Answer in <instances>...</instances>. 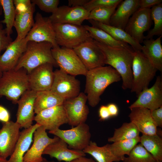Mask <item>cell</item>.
Wrapping results in <instances>:
<instances>
[{"mask_svg": "<svg viewBox=\"0 0 162 162\" xmlns=\"http://www.w3.org/2000/svg\"><path fill=\"white\" fill-rule=\"evenodd\" d=\"M160 35L156 39H145L141 51L157 70L162 72V46Z\"/></svg>", "mask_w": 162, "mask_h": 162, "instance_id": "27", "label": "cell"}, {"mask_svg": "<svg viewBox=\"0 0 162 162\" xmlns=\"http://www.w3.org/2000/svg\"><path fill=\"white\" fill-rule=\"evenodd\" d=\"M65 100L51 90L36 92L34 104V113L63 104Z\"/></svg>", "mask_w": 162, "mask_h": 162, "instance_id": "29", "label": "cell"}, {"mask_svg": "<svg viewBox=\"0 0 162 162\" xmlns=\"http://www.w3.org/2000/svg\"><path fill=\"white\" fill-rule=\"evenodd\" d=\"M33 136V144L25 154L23 162H41L43 158L42 155L46 148L59 138L56 136L53 138L49 137L46 130L41 126L36 130Z\"/></svg>", "mask_w": 162, "mask_h": 162, "instance_id": "17", "label": "cell"}, {"mask_svg": "<svg viewBox=\"0 0 162 162\" xmlns=\"http://www.w3.org/2000/svg\"><path fill=\"white\" fill-rule=\"evenodd\" d=\"M53 25L59 46L73 49L91 38L83 26L60 23Z\"/></svg>", "mask_w": 162, "mask_h": 162, "instance_id": "6", "label": "cell"}, {"mask_svg": "<svg viewBox=\"0 0 162 162\" xmlns=\"http://www.w3.org/2000/svg\"><path fill=\"white\" fill-rule=\"evenodd\" d=\"M82 151L91 155L98 162H119L122 160L113 154L108 144L100 147L96 142L91 141Z\"/></svg>", "mask_w": 162, "mask_h": 162, "instance_id": "30", "label": "cell"}, {"mask_svg": "<svg viewBox=\"0 0 162 162\" xmlns=\"http://www.w3.org/2000/svg\"><path fill=\"white\" fill-rule=\"evenodd\" d=\"M130 109L129 117L130 122L136 126L140 133L146 135L157 134V127L152 117L150 110L139 107Z\"/></svg>", "mask_w": 162, "mask_h": 162, "instance_id": "21", "label": "cell"}, {"mask_svg": "<svg viewBox=\"0 0 162 162\" xmlns=\"http://www.w3.org/2000/svg\"><path fill=\"white\" fill-rule=\"evenodd\" d=\"M36 93V92L29 89L21 95L17 102L18 107L16 122L21 128L26 129L32 125L34 118V104Z\"/></svg>", "mask_w": 162, "mask_h": 162, "instance_id": "18", "label": "cell"}, {"mask_svg": "<svg viewBox=\"0 0 162 162\" xmlns=\"http://www.w3.org/2000/svg\"><path fill=\"white\" fill-rule=\"evenodd\" d=\"M132 69L131 91L135 93L137 97L142 91L148 88L158 70L140 51H134Z\"/></svg>", "mask_w": 162, "mask_h": 162, "instance_id": "5", "label": "cell"}, {"mask_svg": "<svg viewBox=\"0 0 162 162\" xmlns=\"http://www.w3.org/2000/svg\"><path fill=\"white\" fill-rule=\"evenodd\" d=\"M3 13V9L0 2V17L2 15Z\"/></svg>", "mask_w": 162, "mask_h": 162, "instance_id": "52", "label": "cell"}, {"mask_svg": "<svg viewBox=\"0 0 162 162\" xmlns=\"http://www.w3.org/2000/svg\"><path fill=\"white\" fill-rule=\"evenodd\" d=\"M98 113L100 121H105L111 117L107 106L101 105L99 109Z\"/></svg>", "mask_w": 162, "mask_h": 162, "instance_id": "46", "label": "cell"}, {"mask_svg": "<svg viewBox=\"0 0 162 162\" xmlns=\"http://www.w3.org/2000/svg\"><path fill=\"white\" fill-rule=\"evenodd\" d=\"M30 89L28 74L21 68L3 72L0 78V98L5 96L14 104H16L21 95Z\"/></svg>", "mask_w": 162, "mask_h": 162, "instance_id": "4", "label": "cell"}, {"mask_svg": "<svg viewBox=\"0 0 162 162\" xmlns=\"http://www.w3.org/2000/svg\"><path fill=\"white\" fill-rule=\"evenodd\" d=\"M155 162H162V161H156Z\"/></svg>", "mask_w": 162, "mask_h": 162, "instance_id": "54", "label": "cell"}, {"mask_svg": "<svg viewBox=\"0 0 162 162\" xmlns=\"http://www.w3.org/2000/svg\"><path fill=\"white\" fill-rule=\"evenodd\" d=\"M162 2V0H139V8H150Z\"/></svg>", "mask_w": 162, "mask_h": 162, "instance_id": "44", "label": "cell"}, {"mask_svg": "<svg viewBox=\"0 0 162 162\" xmlns=\"http://www.w3.org/2000/svg\"><path fill=\"white\" fill-rule=\"evenodd\" d=\"M32 3L37 5L41 10L46 12L54 13L58 8L59 0H32Z\"/></svg>", "mask_w": 162, "mask_h": 162, "instance_id": "39", "label": "cell"}, {"mask_svg": "<svg viewBox=\"0 0 162 162\" xmlns=\"http://www.w3.org/2000/svg\"><path fill=\"white\" fill-rule=\"evenodd\" d=\"M118 6L96 8L90 12L87 20H92L110 25L111 16Z\"/></svg>", "mask_w": 162, "mask_h": 162, "instance_id": "38", "label": "cell"}, {"mask_svg": "<svg viewBox=\"0 0 162 162\" xmlns=\"http://www.w3.org/2000/svg\"><path fill=\"white\" fill-rule=\"evenodd\" d=\"M85 76V93L86 94L89 104L92 107L99 104L100 96L108 86L121 79L118 73L110 66L88 70Z\"/></svg>", "mask_w": 162, "mask_h": 162, "instance_id": "2", "label": "cell"}, {"mask_svg": "<svg viewBox=\"0 0 162 162\" xmlns=\"http://www.w3.org/2000/svg\"><path fill=\"white\" fill-rule=\"evenodd\" d=\"M140 142L156 161H162V139L158 134H142Z\"/></svg>", "mask_w": 162, "mask_h": 162, "instance_id": "32", "label": "cell"}, {"mask_svg": "<svg viewBox=\"0 0 162 162\" xmlns=\"http://www.w3.org/2000/svg\"><path fill=\"white\" fill-rule=\"evenodd\" d=\"M151 17L154 22V26L147 34L145 39L153 38L154 36L162 35V4L155 5L151 8Z\"/></svg>", "mask_w": 162, "mask_h": 162, "instance_id": "37", "label": "cell"}, {"mask_svg": "<svg viewBox=\"0 0 162 162\" xmlns=\"http://www.w3.org/2000/svg\"><path fill=\"white\" fill-rule=\"evenodd\" d=\"M53 65L42 64L28 74L30 89L36 92L50 90L54 78Z\"/></svg>", "mask_w": 162, "mask_h": 162, "instance_id": "15", "label": "cell"}, {"mask_svg": "<svg viewBox=\"0 0 162 162\" xmlns=\"http://www.w3.org/2000/svg\"><path fill=\"white\" fill-rule=\"evenodd\" d=\"M26 38L20 40L15 39L0 56V69L2 72L14 69L25 51L27 42Z\"/></svg>", "mask_w": 162, "mask_h": 162, "instance_id": "22", "label": "cell"}, {"mask_svg": "<svg viewBox=\"0 0 162 162\" xmlns=\"http://www.w3.org/2000/svg\"><path fill=\"white\" fill-rule=\"evenodd\" d=\"M0 2L4 14V19L0 22L5 24V29L7 34L10 36L13 33L12 28L16 14L13 0H0Z\"/></svg>", "mask_w": 162, "mask_h": 162, "instance_id": "34", "label": "cell"}, {"mask_svg": "<svg viewBox=\"0 0 162 162\" xmlns=\"http://www.w3.org/2000/svg\"><path fill=\"white\" fill-rule=\"evenodd\" d=\"M13 41L10 36L7 35L2 24L0 22V56L1 52L5 50Z\"/></svg>", "mask_w": 162, "mask_h": 162, "instance_id": "41", "label": "cell"}, {"mask_svg": "<svg viewBox=\"0 0 162 162\" xmlns=\"http://www.w3.org/2000/svg\"><path fill=\"white\" fill-rule=\"evenodd\" d=\"M13 2L16 13L24 10L32 3L30 0H13Z\"/></svg>", "mask_w": 162, "mask_h": 162, "instance_id": "43", "label": "cell"}, {"mask_svg": "<svg viewBox=\"0 0 162 162\" xmlns=\"http://www.w3.org/2000/svg\"><path fill=\"white\" fill-rule=\"evenodd\" d=\"M34 120L46 130L52 131L68 123L67 114L63 104L44 110L36 114Z\"/></svg>", "mask_w": 162, "mask_h": 162, "instance_id": "16", "label": "cell"}, {"mask_svg": "<svg viewBox=\"0 0 162 162\" xmlns=\"http://www.w3.org/2000/svg\"><path fill=\"white\" fill-rule=\"evenodd\" d=\"M152 117L157 127H162V106L153 110H150Z\"/></svg>", "mask_w": 162, "mask_h": 162, "instance_id": "42", "label": "cell"}, {"mask_svg": "<svg viewBox=\"0 0 162 162\" xmlns=\"http://www.w3.org/2000/svg\"><path fill=\"white\" fill-rule=\"evenodd\" d=\"M2 73H3V72L0 69V78H1L2 75Z\"/></svg>", "mask_w": 162, "mask_h": 162, "instance_id": "53", "label": "cell"}, {"mask_svg": "<svg viewBox=\"0 0 162 162\" xmlns=\"http://www.w3.org/2000/svg\"><path fill=\"white\" fill-rule=\"evenodd\" d=\"M49 133L65 141L70 149L75 150L83 151L91 141L89 127L85 123H81L68 130L58 128L49 131Z\"/></svg>", "mask_w": 162, "mask_h": 162, "instance_id": "8", "label": "cell"}, {"mask_svg": "<svg viewBox=\"0 0 162 162\" xmlns=\"http://www.w3.org/2000/svg\"><path fill=\"white\" fill-rule=\"evenodd\" d=\"M43 154L48 155L51 158H56L59 161L66 162H69L77 158L86 155L82 151L69 148L67 143L59 138L49 145L45 149Z\"/></svg>", "mask_w": 162, "mask_h": 162, "instance_id": "24", "label": "cell"}, {"mask_svg": "<svg viewBox=\"0 0 162 162\" xmlns=\"http://www.w3.org/2000/svg\"><path fill=\"white\" fill-rule=\"evenodd\" d=\"M0 162H9L8 160L0 154Z\"/></svg>", "mask_w": 162, "mask_h": 162, "instance_id": "50", "label": "cell"}, {"mask_svg": "<svg viewBox=\"0 0 162 162\" xmlns=\"http://www.w3.org/2000/svg\"><path fill=\"white\" fill-rule=\"evenodd\" d=\"M80 81L75 76L62 70L54 71V78L51 90L65 100L74 98L80 93Z\"/></svg>", "mask_w": 162, "mask_h": 162, "instance_id": "10", "label": "cell"}, {"mask_svg": "<svg viewBox=\"0 0 162 162\" xmlns=\"http://www.w3.org/2000/svg\"><path fill=\"white\" fill-rule=\"evenodd\" d=\"M2 124L0 129V154L7 159L14 151L20 136L21 127L17 122L11 121Z\"/></svg>", "mask_w": 162, "mask_h": 162, "instance_id": "20", "label": "cell"}, {"mask_svg": "<svg viewBox=\"0 0 162 162\" xmlns=\"http://www.w3.org/2000/svg\"><path fill=\"white\" fill-rule=\"evenodd\" d=\"M87 100L85 93L81 92L76 97L64 100L63 105L70 125L76 126L85 122L89 112Z\"/></svg>", "mask_w": 162, "mask_h": 162, "instance_id": "13", "label": "cell"}, {"mask_svg": "<svg viewBox=\"0 0 162 162\" xmlns=\"http://www.w3.org/2000/svg\"><path fill=\"white\" fill-rule=\"evenodd\" d=\"M88 20L92 26L103 29L117 40L128 44L134 51H141L142 45L136 41L124 30L93 20Z\"/></svg>", "mask_w": 162, "mask_h": 162, "instance_id": "28", "label": "cell"}, {"mask_svg": "<svg viewBox=\"0 0 162 162\" xmlns=\"http://www.w3.org/2000/svg\"><path fill=\"white\" fill-rule=\"evenodd\" d=\"M123 162H155L156 160L140 143L133 148L127 157H124Z\"/></svg>", "mask_w": 162, "mask_h": 162, "instance_id": "36", "label": "cell"}, {"mask_svg": "<svg viewBox=\"0 0 162 162\" xmlns=\"http://www.w3.org/2000/svg\"><path fill=\"white\" fill-rule=\"evenodd\" d=\"M40 126L36 123L20 132L14 151L8 160L9 162H23V157L33 141L34 133Z\"/></svg>", "mask_w": 162, "mask_h": 162, "instance_id": "25", "label": "cell"}, {"mask_svg": "<svg viewBox=\"0 0 162 162\" xmlns=\"http://www.w3.org/2000/svg\"><path fill=\"white\" fill-rule=\"evenodd\" d=\"M40 162H54L53 161H49L46 159L45 158H43V160Z\"/></svg>", "mask_w": 162, "mask_h": 162, "instance_id": "51", "label": "cell"}, {"mask_svg": "<svg viewBox=\"0 0 162 162\" xmlns=\"http://www.w3.org/2000/svg\"><path fill=\"white\" fill-rule=\"evenodd\" d=\"M83 26L89 32L90 37L98 42L111 46L132 48L128 44L115 39L106 32L101 28L87 25H83Z\"/></svg>", "mask_w": 162, "mask_h": 162, "instance_id": "31", "label": "cell"}, {"mask_svg": "<svg viewBox=\"0 0 162 162\" xmlns=\"http://www.w3.org/2000/svg\"><path fill=\"white\" fill-rule=\"evenodd\" d=\"M35 7V5L32 3L24 10L16 12L14 27L17 32V36L15 39L16 40L25 38L33 26Z\"/></svg>", "mask_w": 162, "mask_h": 162, "instance_id": "26", "label": "cell"}, {"mask_svg": "<svg viewBox=\"0 0 162 162\" xmlns=\"http://www.w3.org/2000/svg\"><path fill=\"white\" fill-rule=\"evenodd\" d=\"M52 44L48 42L28 41L26 50L14 69L23 68L28 74L35 68L46 63L58 66L52 55Z\"/></svg>", "mask_w": 162, "mask_h": 162, "instance_id": "3", "label": "cell"}, {"mask_svg": "<svg viewBox=\"0 0 162 162\" xmlns=\"http://www.w3.org/2000/svg\"><path fill=\"white\" fill-rule=\"evenodd\" d=\"M89 0H69L68 6L72 7H82L87 4Z\"/></svg>", "mask_w": 162, "mask_h": 162, "instance_id": "47", "label": "cell"}, {"mask_svg": "<svg viewBox=\"0 0 162 162\" xmlns=\"http://www.w3.org/2000/svg\"><path fill=\"white\" fill-rule=\"evenodd\" d=\"M111 16L110 25L124 30L131 16L139 8V0H122Z\"/></svg>", "mask_w": 162, "mask_h": 162, "instance_id": "23", "label": "cell"}, {"mask_svg": "<svg viewBox=\"0 0 162 162\" xmlns=\"http://www.w3.org/2000/svg\"><path fill=\"white\" fill-rule=\"evenodd\" d=\"M140 132L136 126L132 122H125L118 128L115 129L113 136L109 137V142H114L134 139L140 136Z\"/></svg>", "mask_w": 162, "mask_h": 162, "instance_id": "33", "label": "cell"}, {"mask_svg": "<svg viewBox=\"0 0 162 162\" xmlns=\"http://www.w3.org/2000/svg\"><path fill=\"white\" fill-rule=\"evenodd\" d=\"M122 0H91L83 7L90 12L93 9L98 7H112L118 6Z\"/></svg>", "mask_w": 162, "mask_h": 162, "instance_id": "40", "label": "cell"}, {"mask_svg": "<svg viewBox=\"0 0 162 162\" xmlns=\"http://www.w3.org/2000/svg\"><path fill=\"white\" fill-rule=\"evenodd\" d=\"M137 98L136 100L129 107L130 109L139 107L153 110L162 106V76H158L153 86L143 90Z\"/></svg>", "mask_w": 162, "mask_h": 162, "instance_id": "14", "label": "cell"}, {"mask_svg": "<svg viewBox=\"0 0 162 162\" xmlns=\"http://www.w3.org/2000/svg\"><path fill=\"white\" fill-rule=\"evenodd\" d=\"M69 162H95V161L92 158H86L85 156H81Z\"/></svg>", "mask_w": 162, "mask_h": 162, "instance_id": "49", "label": "cell"}, {"mask_svg": "<svg viewBox=\"0 0 162 162\" xmlns=\"http://www.w3.org/2000/svg\"><path fill=\"white\" fill-rule=\"evenodd\" d=\"M89 13L83 7L64 5L58 7L49 18L52 23L81 25L84 20H87Z\"/></svg>", "mask_w": 162, "mask_h": 162, "instance_id": "19", "label": "cell"}, {"mask_svg": "<svg viewBox=\"0 0 162 162\" xmlns=\"http://www.w3.org/2000/svg\"><path fill=\"white\" fill-rule=\"evenodd\" d=\"M95 41L104 54L105 64L110 65L120 75L122 89H131L133 79L132 66L134 51L133 49L132 48L108 46Z\"/></svg>", "mask_w": 162, "mask_h": 162, "instance_id": "1", "label": "cell"}, {"mask_svg": "<svg viewBox=\"0 0 162 162\" xmlns=\"http://www.w3.org/2000/svg\"><path fill=\"white\" fill-rule=\"evenodd\" d=\"M140 136L134 139L114 142L109 144V146L113 154L123 160L124 155H128L135 146L140 142Z\"/></svg>", "mask_w": 162, "mask_h": 162, "instance_id": "35", "label": "cell"}, {"mask_svg": "<svg viewBox=\"0 0 162 162\" xmlns=\"http://www.w3.org/2000/svg\"><path fill=\"white\" fill-rule=\"evenodd\" d=\"M111 117L117 116L118 113V109L117 105L114 103H110L107 106Z\"/></svg>", "mask_w": 162, "mask_h": 162, "instance_id": "48", "label": "cell"}, {"mask_svg": "<svg viewBox=\"0 0 162 162\" xmlns=\"http://www.w3.org/2000/svg\"><path fill=\"white\" fill-rule=\"evenodd\" d=\"M88 70L104 66V54L91 37L73 49Z\"/></svg>", "mask_w": 162, "mask_h": 162, "instance_id": "9", "label": "cell"}, {"mask_svg": "<svg viewBox=\"0 0 162 162\" xmlns=\"http://www.w3.org/2000/svg\"><path fill=\"white\" fill-rule=\"evenodd\" d=\"M52 56L60 69L74 76H86L88 70L73 49L59 46L52 48Z\"/></svg>", "mask_w": 162, "mask_h": 162, "instance_id": "7", "label": "cell"}, {"mask_svg": "<svg viewBox=\"0 0 162 162\" xmlns=\"http://www.w3.org/2000/svg\"><path fill=\"white\" fill-rule=\"evenodd\" d=\"M28 41L50 43L53 48L59 46L55 38L53 23L48 17H43L37 12L35 17V22L32 28L26 37Z\"/></svg>", "mask_w": 162, "mask_h": 162, "instance_id": "11", "label": "cell"}, {"mask_svg": "<svg viewBox=\"0 0 162 162\" xmlns=\"http://www.w3.org/2000/svg\"><path fill=\"white\" fill-rule=\"evenodd\" d=\"M10 115L9 110L4 106L0 104V122L2 124L10 121Z\"/></svg>", "mask_w": 162, "mask_h": 162, "instance_id": "45", "label": "cell"}, {"mask_svg": "<svg viewBox=\"0 0 162 162\" xmlns=\"http://www.w3.org/2000/svg\"><path fill=\"white\" fill-rule=\"evenodd\" d=\"M151 8H139L131 16L124 29L140 44L144 40V33L151 26Z\"/></svg>", "mask_w": 162, "mask_h": 162, "instance_id": "12", "label": "cell"}]
</instances>
